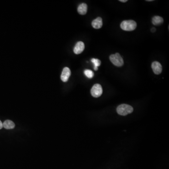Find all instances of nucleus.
Listing matches in <instances>:
<instances>
[{"instance_id": "nucleus-12", "label": "nucleus", "mask_w": 169, "mask_h": 169, "mask_svg": "<svg viewBox=\"0 0 169 169\" xmlns=\"http://www.w3.org/2000/svg\"><path fill=\"white\" fill-rule=\"evenodd\" d=\"M84 74L89 79H92L94 77V73L93 71L90 70H86L84 71Z\"/></svg>"}, {"instance_id": "nucleus-13", "label": "nucleus", "mask_w": 169, "mask_h": 169, "mask_svg": "<svg viewBox=\"0 0 169 169\" xmlns=\"http://www.w3.org/2000/svg\"><path fill=\"white\" fill-rule=\"evenodd\" d=\"M91 62L94 63V67H97L99 66L101 63V62L99 59H95V58H92L91 59Z\"/></svg>"}, {"instance_id": "nucleus-5", "label": "nucleus", "mask_w": 169, "mask_h": 169, "mask_svg": "<svg viewBox=\"0 0 169 169\" xmlns=\"http://www.w3.org/2000/svg\"><path fill=\"white\" fill-rule=\"evenodd\" d=\"M152 69L155 74L159 75L162 71V66L159 62L155 61L152 63L151 65Z\"/></svg>"}, {"instance_id": "nucleus-7", "label": "nucleus", "mask_w": 169, "mask_h": 169, "mask_svg": "<svg viewBox=\"0 0 169 169\" xmlns=\"http://www.w3.org/2000/svg\"><path fill=\"white\" fill-rule=\"evenodd\" d=\"M85 49V45L84 43L82 42H79L77 43L74 47L73 51L74 53L77 55L81 53Z\"/></svg>"}, {"instance_id": "nucleus-2", "label": "nucleus", "mask_w": 169, "mask_h": 169, "mask_svg": "<svg viewBox=\"0 0 169 169\" xmlns=\"http://www.w3.org/2000/svg\"><path fill=\"white\" fill-rule=\"evenodd\" d=\"M120 27L124 31H132L137 27V24L135 21L132 20H124L121 23Z\"/></svg>"}, {"instance_id": "nucleus-16", "label": "nucleus", "mask_w": 169, "mask_h": 169, "mask_svg": "<svg viewBox=\"0 0 169 169\" xmlns=\"http://www.w3.org/2000/svg\"><path fill=\"white\" fill-rule=\"evenodd\" d=\"M119 1L122 2H126L127 1V0H119Z\"/></svg>"}, {"instance_id": "nucleus-11", "label": "nucleus", "mask_w": 169, "mask_h": 169, "mask_svg": "<svg viewBox=\"0 0 169 169\" xmlns=\"http://www.w3.org/2000/svg\"><path fill=\"white\" fill-rule=\"evenodd\" d=\"M152 22L155 25H158L162 24L164 22V19L161 16H155L152 19Z\"/></svg>"}, {"instance_id": "nucleus-15", "label": "nucleus", "mask_w": 169, "mask_h": 169, "mask_svg": "<svg viewBox=\"0 0 169 169\" xmlns=\"http://www.w3.org/2000/svg\"><path fill=\"white\" fill-rule=\"evenodd\" d=\"M151 31L152 32H153V33H154L155 31H156V30L155 29V28H152L151 30Z\"/></svg>"}, {"instance_id": "nucleus-3", "label": "nucleus", "mask_w": 169, "mask_h": 169, "mask_svg": "<svg viewBox=\"0 0 169 169\" xmlns=\"http://www.w3.org/2000/svg\"><path fill=\"white\" fill-rule=\"evenodd\" d=\"M109 59L111 62L116 66L121 67L123 66V59L119 53H117L114 55H110Z\"/></svg>"}, {"instance_id": "nucleus-4", "label": "nucleus", "mask_w": 169, "mask_h": 169, "mask_svg": "<svg viewBox=\"0 0 169 169\" xmlns=\"http://www.w3.org/2000/svg\"><path fill=\"white\" fill-rule=\"evenodd\" d=\"M103 88L100 84L94 85L91 90V94L93 97L98 98L101 96L103 94Z\"/></svg>"}, {"instance_id": "nucleus-9", "label": "nucleus", "mask_w": 169, "mask_h": 169, "mask_svg": "<svg viewBox=\"0 0 169 169\" xmlns=\"http://www.w3.org/2000/svg\"><path fill=\"white\" fill-rule=\"evenodd\" d=\"M87 10V6L86 4L85 3H82L77 8V11L79 14L82 15H84L86 14Z\"/></svg>"}, {"instance_id": "nucleus-14", "label": "nucleus", "mask_w": 169, "mask_h": 169, "mask_svg": "<svg viewBox=\"0 0 169 169\" xmlns=\"http://www.w3.org/2000/svg\"><path fill=\"white\" fill-rule=\"evenodd\" d=\"M3 127V124L1 122V121L0 120V129H1Z\"/></svg>"}, {"instance_id": "nucleus-17", "label": "nucleus", "mask_w": 169, "mask_h": 169, "mask_svg": "<svg viewBox=\"0 0 169 169\" xmlns=\"http://www.w3.org/2000/svg\"><path fill=\"white\" fill-rule=\"evenodd\" d=\"M94 70H95V71H97L98 70V67H94Z\"/></svg>"}, {"instance_id": "nucleus-18", "label": "nucleus", "mask_w": 169, "mask_h": 169, "mask_svg": "<svg viewBox=\"0 0 169 169\" xmlns=\"http://www.w3.org/2000/svg\"><path fill=\"white\" fill-rule=\"evenodd\" d=\"M147 1H153V0H147Z\"/></svg>"}, {"instance_id": "nucleus-10", "label": "nucleus", "mask_w": 169, "mask_h": 169, "mask_svg": "<svg viewBox=\"0 0 169 169\" xmlns=\"http://www.w3.org/2000/svg\"><path fill=\"white\" fill-rule=\"evenodd\" d=\"M3 127L6 129H13L15 127V124L11 120H7L2 123Z\"/></svg>"}, {"instance_id": "nucleus-6", "label": "nucleus", "mask_w": 169, "mask_h": 169, "mask_svg": "<svg viewBox=\"0 0 169 169\" xmlns=\"http://www.w3.org/2000/svg\"><path fill=\"white\" fill-rule=\"evenodd\" d=\"M71 70L68 67L64 68L61 75V79L64 82H66L69 80L71 76Z\"/></svg>"}, {"instance_id": "nucleus-8", "label": "nucleus", "mask_w": 169, "mask_h": 169, "mask_svg": "<svg viewBox=\"0 0 169 169\" xmlns=\"http://www.w3.org/2000/svg\"><path fill=\"white\" fill-rule=\"evenodd\" d=\"M103 20L100 17L94 20L92 22V25L93 28L96 29L101 28L103 26Z\"/></svg>"}, {"instance_id": "nucleus-1", "label": "nucleus", "mask_w": 169, "mask_h": 169, "mask_svg": "<svg viewBox=\"0 0 169 169\" xmlns=\"http://www.w3.org/2000/svg\"><path fill=\"white\" fill-rule=\"evenodd\" d=\"M133 111V108L129 105L126 104L120 105L117 109V112L121 116H126L132 113Z\"/></svg>"}]
</instances>
